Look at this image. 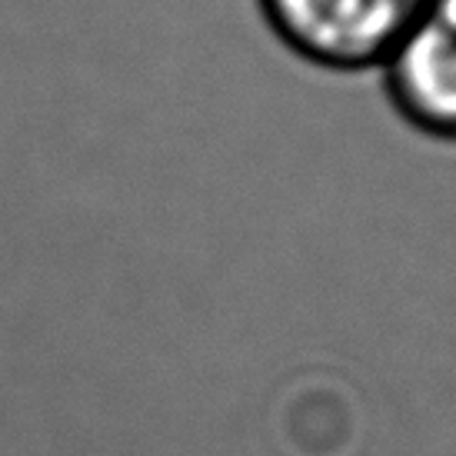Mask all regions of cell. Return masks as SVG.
I'll return each mask as SVG.
<instances>
[{"instance_id":"cell-1","label":"cell","mask_w":456,"mask_h":456,"mask_svg":"<svg viewBox=\"0 0 456 456\" xmlns=\"http://www.w3.org/2000/svg\"><path fill=\"white\" fill-rule=\"evenodd\" d=\"M427 0H256L273 37L330 74L380 70Z\"/></svg>"},{"instance_id":"cell-2","label":"cell","mask_w":456,"mask_h":456,"mask_svg":"<svg viewBox=\"0 0 456 456\" xmlns=\"http://www.w3.org/2000/svg\"><path fill=\"white\" fill-rule=\"evenodd\" d=\"M396 117L423 137L456 143V0H427L380 67Z\"/></svg>"}]
</instances>
